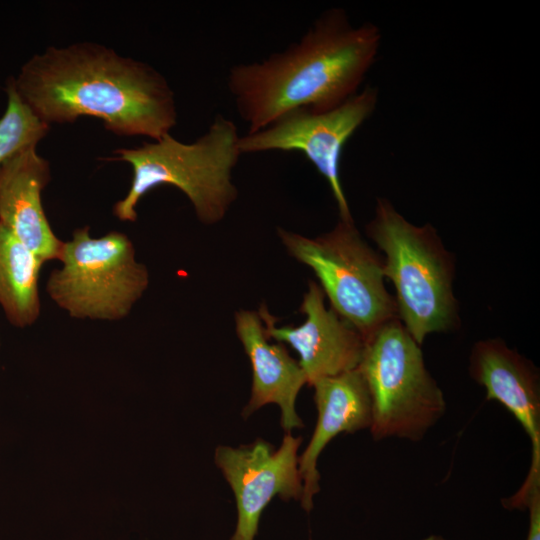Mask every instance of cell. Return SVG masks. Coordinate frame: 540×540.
Masks as SVG:
<instances>
[{"instance_id": "cell-17", "label": "cell", "mask_w": 540, "mask_h": 540, "mask_svg": "<svg viewBox=\"0 0 540 540\" xmlns=\"http://www.w3.org/2000/svg\"><path fill=\"white\" fill-rule=\"evenodd\" d=\"M526 508L529 510V527L526 540H540V487L529 495Z\"/></svg>"}, {"instance_id": "cell-8", "label": "cell", "mask_w": 540, "mask_h": 540, "mask_svg": "<svg viewBox=\"0 0 540 540\" xmlns=\"http://www.w3.org/2000/svg\"><path fill=\"white\" fill-rule=\"evenodd\" d=\"M377 101V90L366 87L332 109L290 110L266 127L240 136L239 150L242 155L267 151L301 152L328 182L340 220L353 221L340 182V159L345 144L372 115Z\"/></svg>"}, {"instance_id": "cell-9", "label": "cell", "mask_w": 540, "mask_h": 540, "mask_svg": "<svg viewBox=\"0 0 540 540\" xmlns=\"http://www.w3.org/2000/svg\"><path fill=\"white\" fill-rule=\"evenodd\" d=\"M302 439L285 432L278 448L258 438L249 444L215 449V465L236 503L237 521L230 540H255L260 517L274 497L300 501L303 484L298 451Z\"/></svg>"}, {"instance_id": "cell-12", "label": "cell", "mask_w": 540, "mask_h": 540, "mask_svg": "<svg viewBox=\"0 0 540 540\" xmlns=\"http://www.w3.org/2000/svg\"><path fill=\"white\" fill-rule=\"evenodd\" d=\"M50 180L49 163L35 145L17 151L0 166V224L43 264L59 261L64 244L42 205L41 194Z\"/></svg>"}, {"instance_id": "cell-13", "label": "cell", "mask_w": 540, "mask_h": 540, "mask_svg": "<svg viewBox=\"0 0 540 540\" xmlns=\"http://www.w3.org/2000/svg\"><path fill=\"white\" fill-rule=\"evenodd\" d=\"M235 327L252 369L251 395L243 408V418L267 404H276L281 411L280 425L284 432L303 428L296 400L307 380L298 361L282 343L270 341L257 311H237Z\"/></svg>"}, {"instance_id": "cell-3", "label": "cell", "mask_w": 540, "mask_h": 540, "mask_svg": "<svg viewBox=\"0 0 540 540\" xmlns=\"http://www.w3.org/2000/svg\"><path fill=\"white\" fill-rule=\"evenodd\" d=\"M235 123L217 115L207 131L191 143L170 133L139 147L115 150V160L129 163L133 177L126 196L113 206L123 222L137 220L142 197L161 185H172L191 202L198 220L213 225L223 220L238 190L232 173L242 156Z\"/></svg>"}, {"instance_id": "cell-11", "label": "cell", "mask_w": 540, "mask_h": 540, "mask_svg": "<svg viewBox=\"0 0 540 540\" xmlns=\"http://www.w3.org/2000/svg\"><path fill=\"white\" fill-rule=\"evenodd\" d=\"M324 300L319 284L310 280L300 305V312L306 316L302 324L277 327V319L265 305L258 311L268 338L286 343L297 352L309 386L318 379L357 369L366 344L362 334L327 308Z\"/></svg>"}, {"instance_id": "cell-15", "label": "cell", "mask_w": 540, "mask_h": 540, "mask_svg": "<svg viewBox=\"0 0 540 540\" xmlns=\"http://www.w3.org/2000/svg\"><path fill=\"white\" fill-rule=\"evenodd\" d=\"M42 266L34 253L0 224V307L14 327H30L40 316Z\"/></svg>"}, {"instance_id": "cell-6", "label": "cell", "mask_w": 540, "mask_h": 540, "mask_svg": "<svg viewBox=\"0 0 540 540\" xmlns=\"http://www.w3.org/2000/svg\"><path fill=\"white\" fill-rule=\"evenodd\" d=\"M59 261L46 291L71 318L124 319L149 286L147 267L136 260L132 241L119 231L92 237L88 226L77 228L64 241Z\"/></svg>"}, {"instance_id": "cell-18", "label": "cell", "mask_w": 540, "mask_h": 540, "mask_svg": "<svg viewBox=\"0 0 540 540\" xmlns=\"http://www.w3.org/2000/svg\"><path fill=\"white\" fill-rule=\"evenodd\" d=\"M421 540H448V539H445L444 537L442 536H438V535H430L424 539H421Z\"/></svg>"}, {"instance_id": "cell-10", "label": "cell", "mask_w": 540, "mask_h": 540, "mask_svg": "<svg viewBox=\"0 0 540 540\" xmlns=\"http://www.w3.org/2000/svg\"><path fill=\"white\" fill-rule=\"evenodd\" d=\"M471 377L486 390V398L500 402L522 425L532 445L528 475L511 497L507 508L524 509L530 493L540 487V388L536 367L500 339L474 344L470 359Z\"/></svg>"}, {"instance_id": "cell-1", "label": "cell", "mask_w": 540, "mask_h": 540, "mask_svg": "<svg viewBox=\"0 0 540 540\" xmlns=\"http://www.w3.org/2000/svg\"><path fill=\"white\" fill-rule=\"evenodd\" d=\"M13 81L22 102L47 125L96 117L114 134L156 141L177 122L166 78L147 63L100 44L48 47L29 59Z\"/></svg>"}, {"instance_id": "cell-5", "label": "cell", "mask_w": 540, "mask_h": 540, "mask_svg": "<svg viewBox=\"0 0 540 540\" xmlns=\"http://www.w3.org/2000/svg\"><path fill=\"white\" fill-rule=\"evenodd\" d=\"M419 345L399 318L366 340L361 363L371 398L374 440L419 441L444 415L446 402Z\"/></svg>"}, {"instance_id": "cell-14", "label": "cell", "mask_w": 540, "mask_h": 540, "mask_svg": "<svg viewBox=\"0 0 540 540\" xmlns=\"http://www.w3.org/2000/svg\"><path fill=\"white\" fill-rule=\"evenodd\" d=\"M314 402L317 422L305 450L299 455V473L303 484L301 507L310 512L314 496L320 491L317 468L320 454L340 433L369 429L372 405L366 381L357 368L336 376L316 380Z\"/></svg>"}, {"instance_id": "cell-7", "label": "cell", "mask_w": 540, "mask_h": 540, "mask_svg": "<svg viewBox=\"0 0 540 540\" xmlns=\"http://www.w3.org/2000/svg\"><path fill=\"white\" fill-rule=\"evenodd\" d=\"M277 232L288 254L315 273L331 308L365 341L398 318L395 298L384 283L383 257L366 243L354 221L339 220L331 231L313 238L281 228Z\"/></svg>"}, {"instance_id": "cell-2", "label": "cell", "mask_w": 540, "mask_h": 540, "mask_svg": "<svg viewBox=\"0 0 540 540\" xmlns=\"http://www.w3.org/2000/svg\"><path fill=\"white\" fill-rule=\"evenodd\" d=\"M379 29L324 12L296 42L261 61L230 68L227 87L248 133L298 108H335L358 92L380 46Z\"/></svg>"}, {"instance_id": "cell-16", "label": "cell", "mask_w": 540, "mask_h": 540, "mask_svg": "<svg viewBox=\"0 0 540 540\" xmlns=\"http://www.w3.org/2000/svg\"><path fill=\"white\" fill-rule=\"evenodd\" d=\"M6 91L8 105L0 118V166L24 147L36 146L49 131V125L39 120L19 98L13 78L9 79Z\"/></svg>"}, {"instance_id": "cell-4", "label": "cell", "mask_w": 540, "mask_h": 540, "mask_svg": "<svg viewBox=\"0 0 540 540\" xmlns=\"http://www.w3.org/2000/svg\"><path fill=\"white\" fill-rule=\"evenodd\" d=\"M366 233L384 253L383 272L395 288L398 318L414 340L421 345L431 333L456 328L455 259L435 228L410 223L378 198Z\"/></svg>"}]
</instances>
